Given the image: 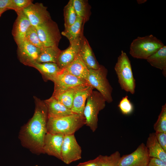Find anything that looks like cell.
Segmentation results:
<instances>
[{
  "mask_svg": "<svg viewBox=\"0 0 166 166\" xmlns=\"http://www.w3.org/2000/svg\"><path fill=\"white\" fill-rule=\"evenodd\" d=\"M34 112L32 117L22 128L19 137L22 144L32 152L43 153L44 140L47 133V108L44 100L34 97Z\"/></svg>",
  "mask_w": 166,
  "mask_h": 166,
  "instance_id": "obj_1",
  "label": "cell"
},
{
  "mask_svg": "<svg viewBox=\"0 0 166 166\" xmlns=\"http://www.w3.org/2000/svg\"><path fill=\"white\" fill-rule=\"evenodd\" d=\"M17 14L18 16L13 25L12 34L18 46L25 40L27 30L31 25L23 11Z\"/></svg>",
  "mask_w": 166,
  "mask_h": 166,
  "instance_id": "obj_13",
  "label": "cell"
},
{
  "mask_svg": "<svg viewBox=\"0 0 166 166\" xmlns=\"http://www.w3.org/2000/svg\"><path fill=\"white\" fill-rule=\"evenodd\" d=\"M152 66L162 71L164 76H166V46L164 45L146 60Z\"/></svg>",
  "mask_w": 166,
  "mask_h": 166,
  "instance_id": "obj_23",
  "label": "cell"
},
{
  "mask_svg": "<svg viewBox=\"0 0 166 166\" xmlns=\"http://www.w3.org/2000/svg\"><path fill=\"white\" fill-rule=\"evenodd\" d=\"M137 1L138 4H142L145 2L147 1L146 0H137Z\"/></svg>",
  "mask_w": 166,
  "mask_h": 166,
  "instance_id": "obj_37",
  "label": "cell"
},
{
  "mask_svg": "<svg viewBox=\"0 0 166 166\" xmlns=\"http://www.w3.org/2000/svg\"><path fill=\"white\" fill-rule=\"evenodd\" d=\"M77 17L82 18L85 22L88 21L91 15V6L86 0H73Z\"/></svg>",
  "mask_w": 166,
  "mask_h": 166,
  "instance_id": "obj_25",
  "label": "cell"
},
{
  "mask_svg": "<svg viewBox=\"0 0 166 166\" xmlns=\"http://www.w3.org/2000/svg\"><path fill=\"white\" fill-rule=\"evenodd\" d=\"M79 54L82 60L89 69H97L100 66L86 38H81Z\"/></svg>",
  "mask_w": 166,
  "mask_h": 166,
  "instance_id": "obj_18",
  "label": "cell"
},
{
  "mask_svg": "<svg viewBox=\"0 0 166 166\" xmlns=\"http://www.w3.org/2000/svg\"><path fill=\"white\" fill-rule=\"evenodd\" d=\"M154 129L156 132L166 133V104L162 106L161 111L158 119L154 125Z\"/></svg>",
  "mask_w": 166,
  "mask_h": 166,
  "instance_id": "obj_30",
  "label": "cell"
},
{
  "mask_svg": "<svg viewBox=\"0 0 166 166\" xmlns=\"http://www.w3.org/2000/svg\"><path fill=\"white\" fill-rule=\"evenodd\" d=\"M40 50L41 48L30 44L25 40L18 46V58L21 63L29 66L31 63L36 61Z\"/></svg>",
  "mask_w": 166,
  "mask_h": 166,
  "instance_id": "obj_14",
  "label": "cell"
},
{
  "mask_svg": "<svg viewBox=\"0 0 166 166\" xmlns=\"http://www.w3.org/2000/svg\"><path fill=\"white\" fill-rule=\"evenodd\" d=\"M23 11L31 25L35 27L51 19L47 7L42 3H32L24 9Z\"/></svg>",
  "mask_w": 166,
  "mask_h": 166,
  "instance_id": "obj_11",
  "label": "cell"
},
{
  "mask_svg": "<svg viewBox=\"0 0 166 166\" xmlns=\"http://www.w3.org/2000/svg\"><path fill=\"white\" fill-rule=\"evenodd\" d=\"M9 9L14 10L12 0H0V10L5 11Z\"/></svg>",
  "mask_w": 166,
  "mask_h": 166,
  "instance_id": "obj_35",
  "label": "cell"
},
{
  "mask_svg": "<svg viewBox=\"0 0 166 166\" xmlns=\"http://www.w3.org/2000/svg\"><path fill=\"white\" fill-rule=\"evenodd\" d=\"M88 82L94 89H96L103 97L106 102L113 101L112 93L113 89L107 78L108 70L101 65L97 69H89Z\"/></svg>",
  "mask_w": 166,
  "mask_h": 166,
  "instance_id": "obj_6",
  "label": "cell"
},
{
  "mask_svg": "<svg viewBox=\"0 0 166 166\" xmlns=\"http://www.w3.org/2000/svg\"><path fill=\"white\" fill-rule=\"evenodd\" d=\"M14 10L17 14L23 11V10L32 3L31 0H12Z\"/></svg>",
  "mask_w": 166,
  "mask_h": 166,
  "instance_id": "obj_32",
  "label": "cell"
},
{
  "mask_svg": "<svg viewBox=\"0 0 166 166\" xmlns=\"http://www.w3.org/2000/svg\"><path fill=\"white\" fill-rule=\"evenodd\" d=\"M62 71L88 82L89 69L81 59L79 53L74 61Z\"/></svg>",
  "mask_w": 166,
  "mask_h": 166,
  "instance_id": "obj_19",
  "label": "cell"
},
{
  "mask_svg": "<svg viewBox=\"0 0 166 166\" xmlns=\"http://www.w3.org/2000/svg\"><path fill=\"white\" fill-rule=\"evenodd\" d=\"M148 166H166V163L158 158L150 157Z\"/></svg>",
  "mask_w": 166,
  "mask_h": 166,
  "instance_id": "obj_36",
  "label": "cell"
},
{
  "mask_svg": "<svg viewBox=\"0 0 166 166\" xmlns=\"http://www.w3.org/2000/svg\"><path fill=\"white\" fill-rule=\"evenodd\" d=\"M155 133L158 143L163 149L166 152V133L156 132Z\"/></svg>",
  "mask_w": 166,
  "mask_h": 166,
  "instance_id": "obj_33",
  "label": "cell"
},
{
  "mask_svg": "<svg viewBox=\"0 0 166 166\" xmlns=\"http://www.w3.org/2000/svg\"><path fill=\"white\" fill-rule=\"evenodd\" d=\"M1 14H0V16H1Z\"/></svg>",
  "mask_w": 166,
  "mask_h": 166,
  "instance_id": "obj_39",
  "label": "cell"
},
{
  "mask_svg": "<svg viewBox=\"0 0 166 166\" xmlns=\"http://www.w3.org/2000/svg\"><path fill=\"white\" fill-rule=\"evenodd\" d=\"M44 101L47 108L48 117H60L75 114L54 97L52 96Z\"/></svg>",
  "mask_w": 166,
  "mask_h": 166,
  "instance_id": "obj_20",
  "label": "cell"
},
{
  "mask_svg": "<svg viewBox=\"0 0 166 166\" xmlns=\"http://www.w3.org/2000/svg\"><path fill=\"white\" fill-rule=\"evenodd\" d=\"M150 158L148 149L142 143L132 152L121 157L119 166H148Z\"/></svg>",
  "mask_w": 166,
  "mask_h": 166,
  "instance_id": "obj_10",
  "label": "cell"
},
{
  "mask_svg": "<svg viewBox=\"0 0 166 166\" xmlns=\"http://www.w3.org/2000/svg\"><path fill=\"white\" fill-rule=\"evenodd\" d=\"M146 146L148 149L150 157L158 158L166 163V152L158 143L155 132L149 134Z\"/></svg>",
  "mask_w": 166,
  "mask_h": 166,
  "instance_id": "obj_22",
  "label": "cell"
},
{
  "mask_svg": "<svg viewBox=\"0 0 166 166\" xmlns=\"http://www.w3.org/2000/svg\"><path fill=\"white\" fill-rule=\"evenodd\" d=\"M85 22L83 19L77 17L75 22L72 25L65 28L61 34L69 40L70 44L80 38L83 35V28Z\"/></svg>",
  "mask_w": 166,
  "mask_h": 166,
  "instance_id": "obj_21",
  "label": "cell"
},
{
  "mask_svg": "<svg viewBox=\"0 0 166 166\" xmlns=\"http://www.w3.org/2000/svg\"><path fill=\"white\" fill-rule=\"evenodd\" d=\"M76 166H102L100 155L93 160L80 163Z\"/></svg>",
  "mask_w": 166,
  "mask_h": 166,
  "instance_id": "obj_34",
  "label": "cell"
},
{
  "mask_svg": "<svg viewBox=\"0 0 166 166\" xmlns=\"http://www.w3.org/2000/svg\"><path fill=\"white\" fill-rule=\"evenodd\" d=\"M61 51L57 46L44 47L41 48L39 55L36 62L38 63L51 62L57 63Z\"/></svg>",
  "mask_w": 166,
  "mask_h": 166,
  "instance_id": "obj_24",
  "label": "cell"
},
{
  "mask_svg": "<svg viewBox=\"0 0 166 166\" xmlns=\"http://www.w3.org/2000/svg\"><path fill=\"white\" fill-rule=\"evenodd\" d=\"M25 40L30 44L40 48L44 47L40 40L36 27L32 26L27 30Z\"/></svg>",
  "mask_w": 166,
  "mask_h": 166,
  "instance_id": "obj_28",
  "label": "cell"
},
{
  "mask_svg": "<svg viewBox=\"0 0 166 166\" xmlns=\"http://www.w3.org/2000/svg\"><path fill=\"white\" fill-rule=\"evenodd\" d=\"M5 11L2 10H0V14L2 15V14Z\"/></svg>",
  "mask_w": 166,
  "mask_h": 166,
  "instance_id": "obj_38",
  "label": "cell"
},
{
  "mask_svg": "<svg viewBox=\"0 0 166 166\" xmlns=\"http://www.w3.org/2000/svg\"><path fill=\"white\" fill-rule=\"evenodd\" d=\"M83 86H84L70 89L54 97L67 108L71 109L76 92L78 89Z\"/></svg>",
  "mask_w": 166,
  "mask_h": 166,
  "instance_id": "obj_27",
  "label": "cell"
},
{
  "mask_svg": "<svg viewBox=\"0 0 166 166\" xmlns=\"http://www.w3.org/2000/svg\"><path fill=\"white\" fill-rule=\"evenodd\" d=\"M65 28L73 25L76 21L77 16L73 3V0H70L64 8Z\"/></svg>",
  "mask_w": 166,
  "mask_h": 166,
  "instance_id": "obj_26",
  "label": "cell"
},
{
  "mask_svg": "<svg viewBox=\"0 0 166 166\" xmlns=\"http://www.w3.org/2000/svg\"><path fill=\"white\" fill-rule=\"evenodd\" d=\"M106 101L97 91L93 90L87 98L83 111L85 125L93 132L98 127V115L105 107Z\"/></svg>",
  "mask_w": 166,
  "mask_h": 166,
  "instance_id": "obj_5",
  "label": "cell"
},
{
  "mask_svg": "<svg viewBox=\"0 0 166 166\" xmlns=\"http://www.w3.org/2000/svg\"><path fill=\"white\" fill-rule=\"evenodd\" d=\"M29 66L38 70L45 81H51L53 82L62 70L60 68L57 63L51 62L38 63L35 61L30 64Z\"/></svg>",
  "mask_w": 166,
  "mask_h": 166,
  "instance_id": "obj_17",
  "label": "cell"
},
{
  "mask_svg": "<svg viewBox=\"0 0 166 166\" xmlns=\"http://www.w3.org/2000/svg\"><path fill=\"white\" fill-rule=\"evenodd\" d=\"M99 155L102 166H119L121 156L118 151H116L109 156Z\"/></svg>",
  "mask_w": 166,
  "mask_h": 166,
  "instance_id": "obj_29",
  "label": "cell"
},
{
  "mask_svg": "<svg viewBox=\"0 0 166 166\" xmlns=\"http://www.w3.org/2000/svg\"><path fill=\"white\" fill-rule=\"evenodd\" d=\"M44 47H58L61 36L57 23L50 19L36 27Z\"/></svg>",
  "mask_w": 166,
  "mask_h": 166,
  "instance_id": "obj_7",
  "label": "cell"
},
{
  "mask_svg": "<svg viewBox=\"0 0 166 166\" xmlns=\"http://www.w3.org/2000/svg\"><path fill=\"white\" fill-rule=\"evenodd\" d=\"M94 89L90 85H89L82 87L76 91L71 109L73 113L83 115L84 110L87 98Z\"/></svg>",
  "mask_w": 166,
  "mask_h": 166,
  "instance_id": "obj_16",
  "label": "cell"
},
{
  "mask_svg": "<svg viewBox=\"0 0 166 166\" xmlns=\"http://www.w3.org/2000/svg\"><path fill=\"white\" fill-rule=\"evenodd\" d=\"M85 125L84 116L76 114L60 117H48L47 132L64 136L73 134Z\"/></svg>",
  "mask_w": 166,
  "mask_h": 166,
  "instance_id": "obj_2",
  "label": "cell"
},
{
  "mask_svg": "<svg viewBox=\"0 0 166 166\" xmlns=\"http://www.w3.org/2000/svg\"><path fill=\"white\" fill-rule=\"evenodd\" d=\"M164 45L162 42L152 34L138 37L131 42L129 54L134 58L146 60Z\"/></svg>",
  "mask_w": 166,
  "mask_h": 166,
  "instance_id": "obj_4",
  "label": "cell"
},
{
  "mask_svg": "<svg viewBox=\"0 0 166 166\" xmlns=\"http://www.w3.org/2000/svg\"><path fill=\"white\" fill-rule=\"evenodd\" d=\"M82 37L70 44L69 46L66 49L61 50L57 63L60 68L62 69H64L74 61L78 54Z\"/></svg>",
  "mask_w": 166,
  "mask_h": 166,
  "instance_id": "obj_15",
  "label": "cell"
},
{
  "mask_svg": "<svg viewBox=\"0 0 166 166\" xmlns=\"http://www.w3.org/2000/svg\"><path fill=\"white\" fill-rule=\"evenodd\" d=\"M35 166H38L37 165H35Z\"/></svg>",
  "mask_w": 166,
  "mask_h": 166,
  "instance_id": "obj_40",
  "label": "cell"
},
{
  "mask_svg": "<svg viewBox=\"0 0 166 166\" xmlns=\"http://www.w3.org/2000/svg\"><path fill=\"white\" fill-rule=\"evenodd\" d=\"M114 70L121 89L134 94L135 92L136 81L133 76L131 61L126 53L123 50L117 58Z\"/></svg>",
  "mask_w": 166,
  "mask_h": 166,
  "instance_id": "obj_3",
  "label": "cell"
},
{
  "mask_svg": "<svg viewBox=\"0 0 166 166\" xmlns=\"http://www.w3.org/2000/svg\"><path fill=\"white\" fill-rule=\"evenodd\" d=\"M118 107L122 114L124 115H128L131 114L134 110L133 105L129 99L128 96L122 98Z\"/></svg>",
  "mask_w": 166,
  "mask_h": 166,
  "instance_id": "obj_31",
  "label": "cell"
},
{
  "mask_svg": "<svg viewBox=\"0 0 166 166\" xmlns=\"http://www.w3.org/2000/svg\"><path fill=\"white\" fill-rule=\"evenodd\" d=\"M82 150L74 134L64 136L61 149V160L69 164L81 158Z\"/></svg>",
  "mask_w": 166,
  "mask_h": 166,
  "instance_id": "obj_9",
  "label": "cell"
},
{
  "mask_svg": "<svg viewBox=\"0 0 166 166\" xmlns=\"http://www.w3.org/2000/svg\"><path fill=\"white\" fill-rule=\"evenodd\" d=\"M53 82L54 86L52 96L54 97L70 89L90 85L87 81L64 72L62 70L55 78Z\"/></svg>",
  "mask_w": 166,
  "mask_h": 166,
  "instance_id": "obj_8",
  "label": "cell"
},
{
  "mask_svg": "<svg viewBox=\"0 0 166 166\" xmlns=\"http://www.w3.org/2000/svg\"><path fill=\"white\" fill-rule=\"evenodd\" d=\"M64 136L47 132L45 136L43 148V153L61 160V149Z\"/></svg>",
  "mask_w": 166,
  "mask_h": 166,
  "instance_id": "obj_12",
  "label": "cell"
}]
</instances>
